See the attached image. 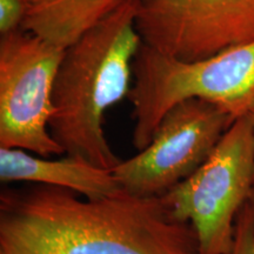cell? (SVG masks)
I'll return each instance as SVG.
<instances>
[{
	"label": "cell",
	"instance_id": "1",
	"mask_svg": "<svg viewBox=\"0 0 254 254\" xmlns=\"http://www.w3.org/2000/svg\"><path fill=\"white\" fill-rule=\"evenodd\" d=\"M0 254H198L195 234L161 196L99 200L57 187L5 190Z\"/></svg>",
	"mask_w": 254,
	"mask_h": 254
},
{
	"label": "cell",
	"instance_id": "2",
	"mask_svg": "<svg viewBox=\"0 0 254 254\" xmlns=\"http://www.w3.org/2000/svg\"><path fill=\"white\" fill-rule=\"evenodd\" d=\"M136 0L125 4L64 52L52 93L50 132L65 154L113 170L120 159L105 135V114L128 97L142 39Z\"/></svg>",
	"mask_w": 254,
	"mask_h": 254
},
{
	"label": "cell",
	"instance_id": "3",
	"mask_svg": "<svg viewBox=\"0 0 254 254\" xmlns=\"http://www.w3.org/2000/svg\"><path fill=\"white\" fill-rule=\"evenodd\" d=\"M133 77L128 99L138 151L150 144L167 111L184 100H205L234 120L254 112V43L196 62H183L141 43Z\"/></svg>",
	"mask_w": 254,
	"mask_h": 254
},
{
	"label": "cell",
	"instance_id": "4",
	"mask_svg": "<svg viewBox=\"0 0 254 254\" xmlns=\"http://www.w3.org/2000/svg\"><path fill=\"white\" fill-rule=\"evenodd\" d=\"M253 187L254 132L246 116L234 120L198 170L160 196L174 219L190 225L198 254H230Z\"/></svg>",
	"mask_w": 254,
	"mask_h": 254
},
{
	"label": "cell",
	"instance_id": "5",
	"mask_svg": "<svg viewBox=\"0 0 254 254\" xmlns=\"http://www.w3.org/2000/svg\"><path fill=\"white\" fill-rule=\"evenodd\" d=\"M64 52L23 30L0 38V147L46 158L65 153L50 132Z\"/></svg>",
	"mask_w": 254,
	"mask_h": 254
},
{
	"label": "cell",
	"instance_id": "6",
	"mask_svg": "<svg viewBox=\"0 0 254 254\" xmlns=\"http://www.w3.org/2000/svg\"><path fill=\"white\" fill-rule=\"evenodd\" d=\"M234 119L201 99H187L168 110L153 138L112 172L120 189L136 196H160L205 163Z\"/></svg>",
	"mask_w": 254,
	"mask_h": 254
},
{
	"label": "cell",
	"instance_id": "7",
	"mask_svg": "<svg viewBox=\"0 0 254 254\" xmlns=\"http://www.w3.org/2000/svg\"><path fill=\"white\" fill-rule=\"evenodd\" d=\"M142 43L196 62L254 43V0H136Z\"/></svg>",
	"mask_w": 254,
	"mask_h": 254
},
{
	"label": "cell",
	"instance_id": "8",
	"mask_svg": "<svg viewBox=\"0 0 254 254\" xmlns=\"http://www.w3.org/2000/svg\"><path fill=\"white\" fill-rule=\"evenodd\" d=\"M0 180L5 184L24 182L68 190L91 200L123 192L112 170L73 155L49 159L20 148L0 147Z\"/></svg>",
	"mask_w": 254,
	"mask_h": 254
},
{
	"label": "cell",
	"instance_id": "9",
	"mask_svg": "<svg viewBox=\"0 0 254 254\" xmlns=\"http://www.w3.org/2000/svg\"><path fill=\"white\" fill-rule=\"evenodd\" d=\"M127 0H27L25 32L66 50Z\"/></svg>",
	"mask_w": 254,
	"mask_h": 254
},
{
	"label": "cell",
	"instance_id": "10",
	"mask_svg": "<svg viewBox=\"0 0 254 254\" xmlns=\"http://www.w3.org/2000/svg\"><path fill=\"white\" fill-rule=\"evenodd\" d=\"M230 254H254V206L247 204L237 220L236 238Z\"/></svg>",
	"mask_w": 254,
	"mask_h": 254
},
{
	"label": "cell",
	"instance_id": "11",
	"mask_svg": "<svg viewBox=\"0 0 254 254\" xmlns=\"http://www.w3.org/2000/svg\"><path fill=\"white\" fill-rule=\"evenodd\" d=\"M26 9L27 0H0V36L20 31Z\"/></svg>",
	"mask_w": 254,
	"mask_h": 254
},
{
	"label": "cell",
	"instance_id": "12",
	"mask_svg": "<svg viewBox=\"0 0 254 254\" xmlns=\"http://www.w3.org/2000/svg\"><path fill=\"white\" fill-rule=\"evenodd\" d=\"M251 120H252V125H253V132H254V112L252 114H250Z\"/></svg>",
	"mask_w": 254,
	"mask_h": 254
}]
</instances>
